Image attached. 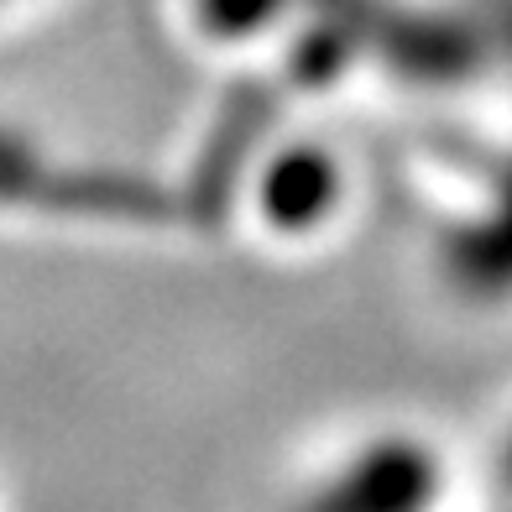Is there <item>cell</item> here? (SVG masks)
Wrapping results in <instances>:
<instances>
[{
    "instance_id": "6da1fadb",
    "label": "cell",
    "mask_w": 512,
    "mask_h": 512,
    "mask_svg": "<svg viewBox=\"0 0 512 512\" xmlns=\"http://www.w3.org/2000/svg\"><path fill=\"white\" fill-rule=\"evenodd\" d=\"M507 492H512V445H507Z\"/></svg>"
}]
</instances>
